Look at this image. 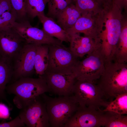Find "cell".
<instances>
[{
  "label": "cell",
  "instance_id": "obj_5",
  "mask_svg": "<svg viewBox=\"0 0 127 127\" xmlns=\"http://www.w3.org/2000/svg\"><path fill=\"white\" fill-rule=\"evenodd\" d=\"M71 95L81 107L98 109L104 107L106 102L102 92L94 82L76 79Z\"/></svg>",
  "mask_w": 127,
  "mask_h": 127
},
{
  "label": "cell",
  "instance_id": "obj_26",
  "mask_svg": "<svg viewBox=\"0 0 127 127\" xmlns=\"http://www.w3.org/2000/svg\"><path fill=\"white\" fill-rule=\"evenodd\" d=\"M17 20L16 13L12 8L0 15V31L12 28Z\"/></svg>",
  "mask_w": 127,
  "mask_h": 127
},
{
  "label": "cell",
  "instance_id": "obj_29",
  "mask_svg": "<svg viewBox=\"0 0 127 127\" xmlns=\"http://www.w3.org/2000/svg\"><path fill=\"white\" fill-rule=\"evenodd\" d=\"M10 109L4 103L0 102V119L9 118L10 116Z\"/></svg>",
  "mask_w": 127,
  "mask_h": 127
},
{
  "label": "cell",
  "instance_id": "obj_16",
  "mask_svg": "<svg viewBox=\"0 0 127 127\" xmlns=\"http://www.w3.org/2000/svg\"><path fill=\"white\" fill-rule=\"evenodd\" d=\"M43 26V30L48 35L56 38L62 42H70L71 36L63 29L53 19L45 14L38 16Z\"/></svg>",
  "mask_w": 127,
  "mask_h": 127
},
{
  "label": "cell",
  "instance_id": "obj_2",
  "mask_svg": "<svg viewBox=\"0 0 127 127\" xmlns=\"http://www.w3.org/2000/svg\"><path fill=\"white\" fill-rule=\"evenodd\" d=\"M97 84L105 97L115 98L127 93V64L106 62Z\"/></svg>",
  "mask_w": 127,
  "mask_h": 127
},
{
  "label": "cell",
  "instance_id": "obj_9",
  "mask_svg": "<svg viewBox=\"0 0 127 127\" xmlns=\"http://www.w3.org/2000/svg\"><path fill=\"white\" fill-rule=\"evenodd\" d=\"M38 45L26 44L13 59V75L10 83L21 78L31 77L35 72V58Z\"/></svg>",
  "mask_w": 127,
  "mask_h": 127
},
{
  "label": "cell",
  "instance_id": "obj_7",
  "mask_svg": "<svg viewBox=\"0 0 127 127\" xmlns=\"http://www.w3.org/2000/svg\"><path fill=\"white\" fill-rule=\"evenodd\" d=\"M78 59L69 48L64 45H49L48 64L45 72L63 74L73 73Z\"/></svg>",
  "mask_w": 127,
  "mask_h": 127
},
{
  "label": "cell",
  "instance_id": "obj_17",
  "mask_svg": "<svg viewBox=\"0 0 127 127\" xmlns=\"http://www.w3.org/2000/svg\"><path fill=\"white\" fill-rule=\"evenodd\" d=\"M13 69L12 61L0 56V100L5 101L10 110L12 106L7 99L6 88L12 81Z\"/></svg>",
  "mask_w": 127,
  "mask_h": 127
},
{
  "label": "cell",
  "instance_id": "obj_15",
  "mask_svg": "<svg viewBox=\"0 0 127 127\" xmlns=\"http://www.w3.org/2000/svg\"><path fill=\"white\" fill-rule=\"evenodd\" d=\"M71 39L69 47L74 54L78 58H82L99 48L101 45L99 40L84 35L79 33L70 35Z\"/></svg>",
  "mask_w": 127,
  "mask_h": 127
},
{
  "label": "cell",
  "instance_id": "obj_14",
  "mask_svg": "<svg viewBox=\"0 0 127 127\" xmlns=\"http://www.w3.org/2000/svg\"><path fill=\"white\" fill-rule=\"evenodd\" d=\"M99 14L89 13L81 15L73 26L66 31L70 35L82 33L85 36L99 40Z\"/></svg>",
  "mask_w": 127,
  "mask_h": 127
},
{
  "label": "cell",
  "instance_id": "obj_10",
  "mask_svg": "<svg viewBox=\"0 0 127 127\" xmlns=\"http://www.w3.org/2000/svg\"><path fill=\"white\" fill-rule=\"evenodd\" d=\"M12 28L25 40L27 44L63 45L62 42L49 36L43 29L32 26L28 20L16 21Z\"/></svg>",
  "mask_w": 127,
  "mask_h": 127
},
{
  "label": "cell",
  "instance_id": "obj_3",
  "mask_svg": "<svg viewBox=\"0 0 127 127\" xmlns=\"http://www.w3.org/2000/svg\"><path fill=\"white\" fill-rule=\"evenodd\" d=\"M6 91L15 95L13 101L16 106L20 109L29 101L47 92L50 89L44 78L25 77L20 78L8 84Z\"/></svg>",
  "mask_w": 127,
  "mask_h": 127
},
{
  "label": "cell",
  "instance_id": "obj_23",
  "mask_svg": "<svg viewBox=\"0 0 127 127\" xmlns=\"http://www.w3.org/2000/svg\"><path fill=\"white\" fill-rule=\"evenodd\" d=\"M105 127H127V115L114 112H104Z\"/></svg>",
  "mask_w": 127,
  "mask_h": 127
},
{
  "label": "cell",
  "instance_id": "obj_27",
  "mask_svg": "<svg viewBox=\"0 0 127 127\" xmlns=\"http://www.w3.org/2000/svg\"><path fill=\"white\" fill-rule=\"evenodd\" d=\"M12 8L17 16L16 22L27 20L26 10V0H10Z\"/></svg>",
  "mask_w": 127,
  "mask_h": 127
},
{
  "label": "cell",
  "instance_id": "obj_11",
  "mask_svg": "<svg viewBox=\"0 0 127 127\" xmlns=\"http://www.w3.org/2000/svg\"><path fill=\"white\" fill-rule=\"evenodd\" d=\"M104 112L86 107H79L64 127H104Z\"/></svg>",
  "mask_w": 127,
  "mask_h": 127
},
{
  "label": "cell",
  "instance_id": "obj_6",
  "mask_svg": "<svg viewBox=\"0 0 127 127\" xmlns=\"http://www.w3.org/2000/svg\"><path fill=\"white\" fill-rule=\"evenodd\" d=\"M106 60L100 47L77 63L73 71L76 79L95 82L105 68Z\"/></svg>",
  "mask_w": 127,
  "mask_h": 127
},
{
  "label": "cell",
  "instance_id": "obj_24",
  "mask_svg": "<svg viewBox=\"0 0 127 127\" xmlns=\"http://www.w3.org/2000/svg\"><path fill=\"white\" fill-rule=\"evenodd\" d=\"M48 0H26L27 16L33 19L36 16L44 14L46 5Z\"/></svg>",
  "mask_w": 127,
  "mask_h": 127
},
{
  "label": "cell",
  "instance_id": "obj_4",
  "mask_svg": "<svg viewBox=\"0 0 127 127\" xmlns=\"http://www.w3.org/2000/svg\"><path fill=\"white\" fill-rule=\"evenodd\" d=\"M45 102L50 127H64L79 105L71 95L52 97L45 93L41 94Z\"/></svg>",
  "mask_w": 127,
  "mask_h": 127
},
{
  "label": "cell",
  "instance_id": "obj_18",
  "mask_svg": "<svg viewBox=\"0 0 127 127\" xmlns=\"http://www.w3.org/2000/svg\"><path fill=\"white\" fill-rule=\"evenodd\" d=\"M81 15L79 11L72 3L57 16L56 23L66 31L73 26Z\"/></svg>",
  "mask_w": 127,
  "mask_h": 127
},
{
  "label": "cell",
  "instance_id": "obj_8",
  "mask_svg": "<svg viewBox=\"0 0 127 127\" xmlns=\"http://www.w3.org/2000/svg\"><path fill=\"white\" fill-rule=\"evenodd\" d=\"M19 116L28 127H49L46 104L41 95L32 99L20 109Z\"/></svg>",
  "mask_w": 127,
  "mask_h": 127
},
{
  "label": "cell",
  "instance_id": "obj_25",
  "mask_svg": "<svg viewBox=\"0 0 127 127\" xmlns=\"http://www.w3.org/2000/svg\"><path fill=\"white\" fill-rule=\"evenodd\" d=\"M72 3V0H48L47 16L55 20L60 13Z\"/></svg>",
  "mask_w": 127,
  "mask_h": 127
},
{
  "label": "cell",
  "instance_id": "obj_30",
  "mask_svg": "<svg viewBox=\"0 0 127 127\" xmlns=\"http://www.w3.org/2000/svg\"><path fill=\"white\" fill-rule=\"evenodd\" d=\"M12 8L10 0H0V15Z\"/></svg>",
  "mask_w": 127,
  "mask_h": 127
},
{
  "label": "cell",
  "instance_id": "obj_12",
  "mask_svg": "<svg viewBox=\"0 0 127 127\" xmlns=\"http://www.w3.org/2000/svg\"><path fill=\"white\" fill-rule=\"evenodd\" d=\"M39 77L45 80L50 92L58 96L71 95L76 79L73 73L63 74L45 72Z\"/></svg>",
  "mask_w": 127,
  "mask_h": 127
},
{
  "label": "cell",
  "instance_id": "obj_13",
  "mask_svg": "<svg viewBox=\"0 0 127 127\" xmlns=\"http://www.w3.org/2000/svg\"><path fill=\"white\" fill-rule=\"evenodd\" d=\"M26 43L12 28L0 31V56L12 61Z\"/></svg>",
  "mask_w": 127,
  "mask_h": 127
},
{
  "label": "cell",
  "instance_id": "obj_28",
  "mask_svg": "<svg viewBox=\"0 0 127 127\" xmlns=\"http://www.w3.org/2000/svg\"><path fill=\"white\" fill-rule=\"evenodd\" d=\"M26 127L19 115L8 122L4 121L0 123V127Z\"/></svg>",
  "mask_w": 127,
  "mask_h": 127
},
{
  "label": "cell",
  "instance_id": "obj_31",
  "mask_svg": "<svg viewBox=\"0 0 127 127\" xmlns=\"http://www.w3.org/2000/svg\"><path fill=\"white\" fill-rule=\"evenodd\" d=\"M112 2L122 10H127V0H112Z\"/></svg>",
  "mask_w": 127,
  "mask_h": 127
},
{
  "label": "cell",
  "instance_id": "obj_32",
  "mask_svg": "<svg viewBox=\"0 0 127 127\" xmlns=\"http://www.w3.org/2000/svg\"><path fill=\"white\" fill-rule=\"evenodd\" d=\"M99 4L102 5L109 4L112 2V0H95Z\"/></svg>",
  "mask_w": 127,
  "mask_h": 127
},
{
  "label": "cell",
  "instance_id": "obj_22",
  "mask_svg": "<svg viewBox=\"0 0 127 127\" xmlns=\"http://www.w3.org/2000/svg\"><path fill=\"white\" fill-rule=\"evenodd\" d=\"M81 15L89 13L97 14L102 10V6L95 0H72Z\"/></svg>",
  "mask_w": 127,
  "mask_h": 127
},
{
  "label": "cell",
  "instance_id": "obj_20",
  "mask_svg": "<svg viewBox=\"0 0 127 127\" xmlns=\"http://www.w3.org/2000/svg\"><path fill=\"white\" fill-rule=\"evenodd\" d=\"M113 61L121 63L127 62V22L123 23Z\"/></svg>",
  "mask_w": 127,
  "mask_h": 127
},
{
  "label": "cell",
  "instance_id": "obj_21",
  "mask_svg": "<svg viewBox=\"0 0 127 127\" xmlns=\"http://www.w3.org/2000/svg\"><path fill=\"white\" fill-rule=\"evenodd\" d=\"M115 99L109 102H106L102 110L104 112L109 111L122 115L127 114V93L119 95Z\"/></svg>",
  "mask_w": 127,
  "mask_h": 127
},
{
  "label": "cell",
  "instance_id": "obj_19",
  "mask_svg": "<svg viewBox=\"0 0 127 127\" xmlns=\"http://www.w3.org/2000/svg\"><path fill=\"white\" fill-rule=\"evenodd\" d=\"M49 45L38 44L36 55L35 69L39 77L43 75L48 65Z\"/></svg>",
  "mask_w": 127,
  "mask_h": 127
},
{
  "label": "cell",
  "instance_id": "obj_1",
  "mask_svg": "<svg viewBox=\"0 0 127 127\" xmlns=\"http://www.w3.org/2000/svg\"><path fill=\"white\" fill-rule=\"evenodd\" d=\"M99 14L100 48L107 61L113 60L124 17L122 10L112 2L102 6Z\"/></svg>",
  "mask_w": 127,
  "mask_h": 127
}]
</instances>
